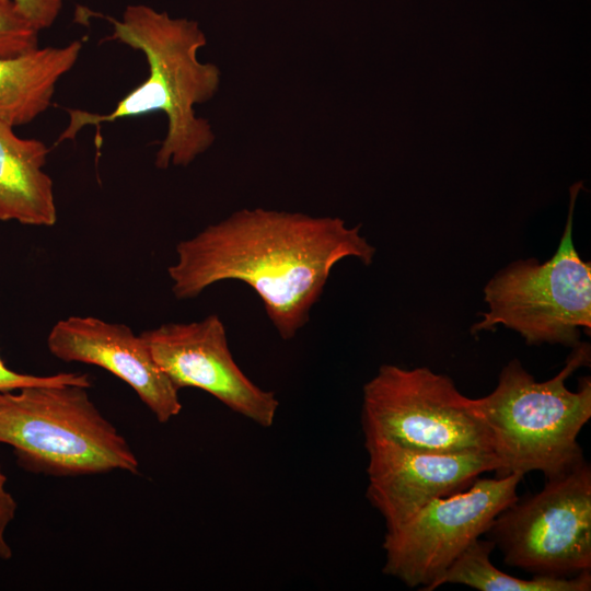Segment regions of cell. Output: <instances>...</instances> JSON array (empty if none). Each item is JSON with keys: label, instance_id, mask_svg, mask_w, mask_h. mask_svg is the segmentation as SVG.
I'll use <instances>...</instances> for the list:
<instances>
[{"label": "cell", "instance_id": "obj_2", "mask_svg": "<svg viewBox=\"0 0 591 591\" xmlns=\"http://www.w3.org/2000/svg\"><path fill=\"white\" fill-rule=\"evenodd\" d=\"M97 15L113 27L103 42H118L141 51L148 63V77L109 113L65 108L69 121L56 144L74 140L86 126H94L100 137L102 124L162 112L167 128L154 165L160 170L188 166L216 140L210 123L196 115L195 106L217 94L221 79L215 63L198 58V51L207 44L199 24L171 18L147 4H128L120 19Z\"/></svg>", "mask_w": 591, "mask_h": 591}, {"label": "cell", "instance_id": "obj_13", "mask_svg": "<svg viewBox=\"0 0 591 591\" xmlns=\"http://www.w3.org/2000/svg\"><path fill=\"white\" fill-rule=\"evenodd\" d=\"M82 48V42L76 39L0 56V120L15 128L48 111L58 82L74 68Z\"/></svg>", "mask_w": 591, "mask_h": 591}, {"label": "cell", "instance_id": "obj_18", "mask_svg": "<svg viewBox=\"0 0 591 591\" xmlns=\"http://www.w3.org/2000/svg\"><path fill=\"white\" fill-rule=\"evenodd\" d=\"M7 477L0 466V558L10 559L12 549L5 540V531L16 512V502L5 488Z\"/></svg>", "mask_w": 591, "mask_h": 591}, {"label": "cell", "instance_id": "obj_12", "mask_svg": "<svg viewBox=\"0 0 591 591\" xmlns=\"http://www.w3.org/2000/svg\"><path fill=\"white\" fill-rule=\"evenodd\" d=\"M49 151L44 141L20 137L13 126L0 120V221L56 223L54 183L45 171Z\"/></svg>", "mask_w": 591, "mask_h": 591}, {"label": "cell", "instance_id": "obj_7", "mask_svg": "<svg viewBox=\"0 0 591 591\" xmlns=\"http://www.w3.org/2000/svg\"><path fill=\"white\" fill-rule=\"evenodd\" d=\"M507 565L535 576L591 570V467L583 461L503 509L488 531Z\"/></svg>", "mask_w": 591, "mask_h": 591}, {"label": "cell", "instance_id": "obj_16", "mask_svg": "<svg viewBox=\"0 0 591 591\" xmlns=\"http://www.w3.org/2000/svg\"><path fill=\"white\" fill-rule=\"evenodd\" d=\"M36 385H80L90 387L92 382L86 373L62 372L53 375H32L10 370L0 357V391H15Z\"/></svg>", "mask_w": 591, "mask_h": 591}, {"label": "cell", "instance_id": "obj_6", "mask_svg": "<svg viewBox=\"0 0 591 591\" xmlns=\"http://www.w3.org/2000/svg\"><path fill=\"white\" fill-rule=\"evenodd\" d=\"M364 434L428 452L491 451L474 399L429 368L383 364L363 386Z\"/></svg>", "mask_w": 591, "mask_h": 591}, {"label": "cell", "instance_id": "obj_5", "mask_svg": "<svg viewBox=\"0 0 591 591\" xmlns=\"http://www.w3.org/2000/svg\"><path fill=\"white\" fill-rule=\"evenodd\" d=\"M582 182L569 188L568 217L555 255L540 264L517 260L498 271L484 289L488 311L472 333L499 324L518 332L529 345L575 347L580 328H591V264L583 262L572 241V219Z\"/></svg>", "mask_w": 591, "mask_h": 591}, {"label": "cell", "instance_id": "obj_4", "mask_svg": "<svg viewBox=\"0 0 591 591\" xmlns=\"http://www.w3.org/2000/svg\"><path fill=\"white\" fill-rule=\"evenodd\" d=\"M0 391V443L24 470L53 476L126 471L139 462L127 440L80 385Z\"/></svg>", "mask_w": 591, "mask_h": 591}, {"label": "cell", "instance_id": "obj_17", "mask_svg": "<svg viewBox=\"0 0 591 591\" xmlns=\"http://www.w3.org/2000/svg\"><path fill=\"white\" fill-rule=\"evenodd\" d=\"M39 32L49 28L59 18L68 0H7Z\"/></svg>", "mask_w": 591, "mask_h": 591}, {"label": "cell", "instance_id": "obj_10", "mask_svg": "<svg viewBox=\"0 0 591 591\" xmlns=\"http://www.w3.org/2000/svg\"><path fill=\"white\" fill-rule=\"evenodd\" d=\"M368 452L367 498L393 530L431 501L468 488L483 473L496 471L491 451L428 452L364 434Z\"/></svg>", "mask_w": 591, "mask_h": 591}, {"label": "cell", "instance_id": "obj_11", "mask_svg": "<svg viewBox=\"0 0 591 591\" xmlns=\"http://www.w3.org/2000/svg\"><path fill=\"white\" fill-rule=\"evenodd\" d=\"M47 348L59 360L97 366L119 378L159 422L170 421L182 410L178 389L153 360L141 336L125 324L69 316L51 327Z\"/></svg>", "mask_w": 591, "mask_h": 591}, {"label": "cell", "instance_id": "obj_15", "mask_svg": "<svg viewBox=\"0 0 591 591\" xmlns=\"http://www.w3.org/2000/svg\"><path fill=\"white\" fill-rule=\"evenodd\" d=\"M39 34L11 2L0 0V56H18L36 49Z\"/></svg>", "mask_w": 591, "mask_h": 591}, {"label": "cell", "instance_id": "obj_1", "mask_svg": "<svg viewBox=\"0 0 591 591\" xmlns=\"http://www.w3.org/2000/svg\"><path fill=\"white\" fill-rule=\"evenodd\" d=\"M338 217L264 208L241 209L176 244L172 292L194 299L222 280L255 290L283 340L309 322L333 267L346 257L370 265L375 248Z\"/></svg>", "mask_w": 591, "mask_h": 591}, {"label": "cell", "instance_id": "obj_9", "mask_svg": "<svg viewBox=\"0 0 591 591\" xmlns=\"http://www.w3.org/2000/svg\"><path fill=\"white\" fill-rule=\"evenodd\" d=\"M140 336L178 390L200 389L258 426L271 427L279 402L236 364L218 314L194 322L164 323L141 332Z\"/></svg>", "mask_w": 591, "mask_h": 591}, {"label": "cell", "instance_id": "obj_14", "mask_svg": "<svg viewBox=\"0 0 591 591\" xmlns=\"http://www.w3.org/2000/svg\"><path fill=\"white\" fill-rule=\"evenodd\" d=\"M495 547L489 540L474 541L434 582L432 590L445 583H460L480 591H589L590 570L573 577L534 576L521 579L507 575L490 561Z\"/></svg>", "mask_w": 591, "mask_h": 591}, {"label": "cell", "instance_id": "obj_8", "mask_svg": "<svg viewBox=\"0 0 591 591\" xmlns=\"http://www.w3.org/2000/svg\"><path fill=\"white\" fill-rule=\"evenodd\" d=\"M522 475L477 478L468 488L438 498L402 525L386 530L383 572L409 588L434 582L518 499Z\"/></svg>", "mask_w": 591, "mask_h": 591}, {"label": "cell", "instance_id": "obj_3", "mask_svg": "<svg viewBox=\"0 0 591 591\" xmlns=\"http://www.w3.org/2000/svg\"><path fill=\"white\" fill-rule=\"evenodd\" d=\"M589 363L590 347L579 343L559 373L537 382L513 359L496 389L474 399L491 436L497 477L538 471L554 478L584 461L578 434L591 417V379L581 378L575 392L565 382Z\"/></svg>", "mask_w": 591, "mask_h": 591}]
</instances>
